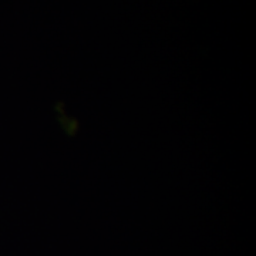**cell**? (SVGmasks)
I'll use <instances>...</instances> for the list:
<instances>
[]
</instances>
